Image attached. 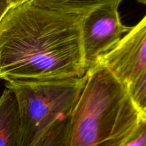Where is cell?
Here are the masks:
<instances>
[{
  "instance_id": "obj_13",
  "label": "cell",
  "mask_w": 146,
  "mask_h": 146,
  "mask_svg": "<svg viewBox=\"0 0 146 146\" xmlns=\"http://www.w3.org/2000/svg\"><path fill=\"white\" fill-rule=\"evenodd\" d=\"M137 1H138V3L143 4V5H145L146 7V0H137Z\"/></svg>"
},
{
  "instance_id": "obj_1",
  "label": "cell",
  "mask_w": 146,
  "mask_h": 146,
  "mask_svg": "<svg viewBox=\"0 0 146 146\" xmlns=\"http://www.w3.org/2000/svg\"><path fill=\"white\" fill-rule=\"evenodd\" d=\"M82 17L31 0L11 7L0 21V78L9 82L84 76Z\"/></svg>"
},
{
  "instance_id": "obj_7",
  "label": "cell",
  "mask_w": 146,
  "mask_h": 146,
  "mask_svg": "<svg viewBox=\"0 0 146 146\" xmlns=\"http://www.w3.org/2000/svg\"><path fill=\"white\" fill-rule=\"evenodd\" d=\"M34 4L66 14L84 16L92 10L111 3L121 4L123 0H31Z\"/></svg>"
},
{
  "instance_id": "obj_2",
  "label": "cell",
  "mask_w": 146,
  "mask_h": 146,
  "mask_svg": "<svg viewBox=\"0 0 146 146\" xmlns=\"http://www.w3.org/2000/svg\"><path fill=\"white\" fill-rule=\"evenodd\" d=\"M141 114L128 88L99 64L86 81L71 116L69 146H121Z\"/></svg>"
},
{
  "instance_id": "obj_5",
  "label": "cell",
  "mask_w": 146,
  "mask_h": 146,
  "mask_svg": "<svg viewBox=\"0 0 146 146\" xmlns=\"http://www.w3.org/2000/svg\"><path fill=\"white\" fill-rule=\"evenodd\" d=\"M97 64L106 68L128 90L133 86L146 68V14Z\"/></svg>"
},
{
  "instance_id": "obj_9",
  "label": "cell",
  "mask_w": 146,
  "mask_h": 146,
  "mask_svg": "<svg viewBox=\"0 0 146 146\" xmlns=\"http://www.w3.org/2000/svg\"><path fill=\"white\" fill-rule=\"evenodd\" d=\"M128 91L139 112L146 116V68L137 82Z\"/></svg>"
},
{
  "instance_id": "obj_12",
  "label": "cell",
  "mask_w": 146,
  "mask_h": 146,
  "mask_svg": "<svg viewBox=\"0 0 146 146\" xmlns=\"http://www.w3.org/2000/svg\"><path fill=\"white\" fill-rule=\"evenodd\" d=\"M27 1H29V0H9L11 7H14V6L19 5V4H23Z\"/></svg>"
},
{
  "instance_id": "obj_4",
  "label": "cell",
  "mask_w": 146,
  "mask_h": 146,
  "mask_svg": "<svg viewBox=\"0 0 146 146\" xmlns=\"http://www.w3.org/2000/svg\"><path fill=\"white\" fill-rule=\"evenodd\" d=\"M119 5L118 3L105 4L83 16L81 42L87 71L131 29L132 27L121 22Z\"/></svg>"
},
{
  "instance_id": "obj_10",
  "label": "cell",
  "mask_w": 146,
  "mask_h": 146,
  "mask_svg": "<svg viewBox=\"0 0 146 146\" xmlns=\"http://www.w3.org/2000/svg\"><path fill=\"white\" fill-rule=\"evenodd\" d=\"M121 146H146V116L141 115L137 126Z\"/></svg>"
},
{
  "instance_id": "obj_11",
  "label": "cell",
  "mask_w": 146,
  "mask_h": 146,
  "mask_svg": "<svg viewBox=\"0 0 146 146\" xmlns=\"http://www.w3.org/2000/svg\"><path fill=\"white\" fill-rule=\"evenodd\" d=\"M11 7L9 0H0V21Z\"/></svg>"
},
{
  "instance_id": "obj_3",
  "label": "cell",
  "mask_w": 146,
  "mask_h": 146,
  "mask_svg": "<svg viewBox=\"0 0 146 146\" xmlns=\"http://www.w3.org/2000/svg\"><path fill=\"white\" fill-rule=\"evenodd\" d=\"M86 81V74L81 78L7 82L18 106V146H34L57 120L71 115Z\"/></svg>"
},
{
  "instance_id": "obj_8",
  "label": "cell",
  "mask_w": 146,
  "mask_h": 146,
  "mask_svg": "<svg viewBox=\"0 0 146 146\" xmlns=\"http://www.w3.org/2000/svg\"><path fill=\"white\" fill-rule=\"evenodd\" d=\"M71 116L61 117L57 120L34 146H69Z\"/></svg>"
},
{
  "instance_id": "obj_6",
  "label": "cell",
  "mask_w": 146,
  "mask_h": 146,
  "mask_svg": "<svg viewBox=\"0 0 146 146\" xmlns=\"http://www.w3.org/2000/svg\"><path fill=\"white\" fill-rule=\"evenodd\" d=\"M19 118L14 93L6 88L0 96V146H18Z\"/></svg>"
}]
</instances>
